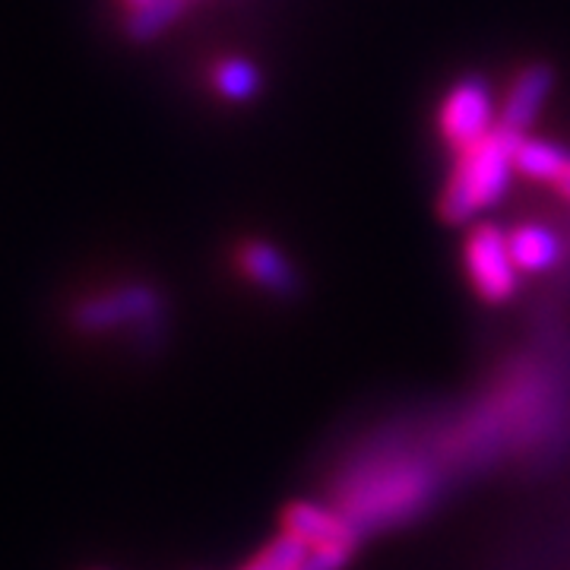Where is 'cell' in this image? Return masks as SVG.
Listing matches in <instances>:
<instances>
[{
	"instance_id": "16",
	"label": "cell",
	"mask_w": 570,
	"mask_h": 570,
	"mask_svg": "<svg viewBox=\"0 0 570 570\" xmlns=\"http://www.w3.org/2000/svg\"><path fill=\"white\" fill-rule=\"evenodd\" d=\"M247 570H266V568H261V564H254V568H247Z\"/></svg>"
},
{
	"instance_id": "14",
	"label": "cell",
	"mask_w": 570,
	"mask_h": 570,
	"mask_svg": "<svg viewBox=\"0 0 570 570\" xmlns=\"http://www.w3.org/2000/svg\"><path fill=\"white\" fill-rule=\"evenodd\" d=\"M554 190H558V194H561V197H564V200L570 204V163H568V168H564V175H561V178H558V184H554Z\"/></svg>"
},
{
	"instance_id": "1",
	"label": "cell",
	"mask_w": 570,
	"mask_h": 570,
	"mask_svg": "<svg viewBox=\"0 0 570 570\" xmlns=\"http://www.w3.org/2000/svg\"><path fill=\"white\" fill-rule=\"evenodd\" d=\"M517 140L508 130H494L491 137L456 153L450 178L441 194V216L450 225H466L475 216L489 213L508 197L510 181L517 175L513 149Z\"/></svg>"
},
{
	"instance_id": "15",
	"label": "cell",
	"mask_w": 570,
	"mask_h": 570,
	"mask_svg": "<svg viewBox=\"0 0 570 570\" xmlns=\"http://www.w3.org/2000/svg\"><path fill=\"white\" fill-rule=\"evenodd\" d=\"M124 7V13H130V10H137V7H142V3H149V0H118Z\"/></svg>"
},
{
	"instance_id": "3",
	"label": "cell",
	"mask_w": 570,
	"mask_h": 570,
	"mask_svg": "<svg viewBox=\"0 0 570 570\" xmlns=\"http://www.w3.org/2000/svg\"><path fill=\"white\" fill-rule=\"evenodd\" d=\"M463 261H466L469 283L479 292L482 302L504 305V302H510L517 295L520 266H517L513 254H510L508 232L501 225H475L469 232L466 247H463Z\"/></svg>"
},
{
	"instance_id": "10",
	"label": "cell",
	"mask_w": 570,
	"mask_h": 570,
	"mask_svg": "<svg viewBox=\"0 0 570 570\" xmlns=\"http://www.w3.org/2000/svg\"><path fill=\"white\" fill-rule=\"evenodd\" d=\"M209 82H213V92H216L219 99H225V102L232 105H245L254 102V99L261 96V89H264V73H261V67L254 61L232 55V58L216 61L213 73H209Z\"/></svg>"
},
{
	"instance_id": "4",
	"label": "cell",
	"mask_w": 570,
	"mask_h": 570,
	"mask_svg": "<svg viewBox=\"0 0 570 570\" xmlns=\"http://www.w3.org/2000/svg\"><path fill=\"white\" fill-rule=\"evenodd\" d=\"M163 311L159 295L149 285H127L108 295H92L77 305L73 324L86 333H102L124 324H153Z\"/></svg>"
},
{
	"instance_id": "9",
	"label": "cell",
	"mask_w": 570,
	"mask_h": 570,
	"mask_svg": "<svg viewBox=\"0 0 570 570\" xmlns=\"http://www.w3.org/2000/svg\"><path fill=\"white\" fill-rule=\"evenodd\" d=\"M570 163V149L558 146L554 140L546 137H520L517 149H513V165H517V175H523L527 181L535 184H558V178L564 175V168Z\"/></svg>"
},
{
	"instance_id": "6",
	"label": "cell",
	"mask_w": 570,
	"mask_h": 570,
	"mask_svg": "<svg viewBox=\"0 0 570 570\" xmlns=\"http://www.w3.org/2000/svg\"><path fill=\"white\" fill-rule=\"evenodd\" d=\"M235 264L245 273L247 283H254L276 298H292L302 288V276H298L295 264L285 257V250L269 245L264 238H254V242H245L238 247Z\"/></svg>"
},
{
	"instance_id": "8",
	"label": "cell",
	"mask_w": 570,
	"mask_h": 570,
	"mask_svg": "<svg viewBox=\"0 0 570 570\" xmlns=\"http://www.w3.org/2000/svg\"><path fill=\"white\" fill-rule=\"evenodd\" d=\"M510 254L520 266V273H549L561 261V238L539 223H523L508 232Z\"/></svg>"
},
{
	"instance_id": "11",
	"label": "cell",
	"mask_w": 570,
	"mask_h": 570,
	"mask_svg": "<svg viewBox=\"0 0 570 570\" xmlns=\"http://www.w3.org/2000/svg\"><path fill=\"white\" fill-rule=\"evenodd\" d=\"M187 3H190V0H149V3H142V7H137V10H130V13H127V20H124V32H127V39H134V41L159 39L163 32H168L175 22L181 20L184 10H187Z\"/></svg>"
},
{
	"instance_id": "5",
	"label": "cell",
	"mask_w": 570,
	"mask_h": 570,
	"mask_svg": "<svg viewBox=\"0 0 570 570\" xmlns=\"http://www.w3.org/2000/svg\"><path fill=\"white\" fill-rule=\"evenodd\" d=\"M554 70L549 63H527L508 86V96L501 102V121L498 127L513 137H527L532 124L542 118L551 92H554Z\"/></svg>"
},
{
	"instance_id": "7",
	"label": "cell",
	"mask_w": 570,
	"mask_h": 570,
	"mask_svg": "<svg viewBox=\"0 0 570 570\" xmlns=\"http://www.w3.org/2000/svg\"><path fill=\"white\" fill-rule=\"evenodd\" d=\"M283 520L285 532L305 539L311 549H317V546H355V535H358L348 520L317 508V504H307V501L292 504L285 510Z\"/></svg>"
},
{
	"instance_id": "2",
	"label": "cell",
	"mask_w": 570,
	"mask_h": 570,
	"mask_svg": "<svg viewBox=\"0 0 570 570\" xmlns=\"http://www.w3.org/2000/svg\"><path fill=\"white\" fill-rule=\"evenodd\" d=\"M501 121V105L485 77H463L450 86L444 102L438 108V130L453 153L491 137Z\"/></svg>"
},
{
	"instance_id": "13",
	"label": "cell",
	"mask_w": 570,
	"mask_h": 570,
	"mask_svg": "<svg viewBox=\"0 0 570 570\" xmlns=\"http://www.w3.org/2000/svg\"><path fill=\"white\" fill-rule=\"evenodd\" d=\"M355 546H317L311 549L302 570H340L348 561Z\"/></svg>"
},
{
	"instance_id": "12",
	"label": "cell",
	"mask_w": 570,
	"mask_h": 570,
	"mask_svg": "<svg viewBox=\"0 0 570 570\" xmlns=\"http://www.w3.org/2000/svg\"><path fill=\"white\" fill-rule=\"evenodd\" d=\"M307 554H311V546H307L305 539L285 532V535L273 539V542L266 546L264 554L257 558V564L266 570H302V564L307 561Z\"/></svg>"
}]
</instances>
